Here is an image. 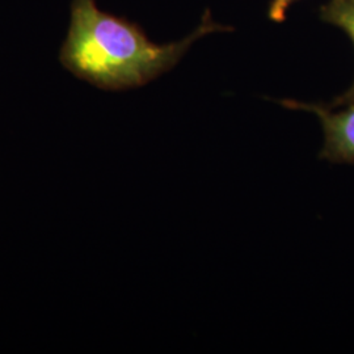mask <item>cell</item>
<instances>
[{
  "label": "cell",
  "instance_id": "7a4b0ae2",
  "mask_svg": "<svg viewBox=\"0 0 354 354\" xmlns=\"http://www.w3.org/2000/svg\"><path fill=\"white\" fill-rule=\"evenodd\" d=\"M289 109H301L317 114L324 131V146L319 153L320 159L330 163L354 165V104L333 112L332 108L320 104H306L294 100H281Z\"/></svg>",
  "mask_w": 354,
  "mask_h": 354
},
{
  "label": "cell",
  "instance_id": "277c9868",
  "mask_svg": "<svg viewBox=\"0 0 354 354\" xmlns=\"http://www.w3.org/2000/svg\"><path fill=\"white\" fill-rule=\"evenodd\" d=\"M295 0H272L269 6V17L272 21L282 23L286 19V11Z\"/></svg>",
  "mask_w": 354,
  "mask_h": 354
},
{
  "label": "cell",
  "instance_id": "6da1fadb",
  "mask_svg": "<svg viewBox=\"0 0 354 354\" xmlns=\"http://www.w3.org/2000/svg\"><path fill=\"white\" fill-rule=\"evenodd\" d=\"M215 30L231 28L216 24L205 12L201 26L185 39L158 45L140 28L100 11L96 0H73L61 62L99 88H137L169 71L196 39Z\"/></svg>",
  "mask_w": 354,
  "mask_h": 354
},
{
  "label": "cell",
  "instance_id": "3957f363",
  "mask_svg": "<svg viewBox=\"0 0 354 354\" xmlns=\"http://www.w3.org/2000/svg\"><path fill=\"white\" fill-rule=\"evenodd\" d=\"M322 19L329 24L339 26L352 38L354 44V0H330L320 10ZM348 104H354V83L342 96L329 104V108H340Z\"/></svg>",
  "mask_w": 354,
  "mask_h": 354
}]
</instances>
